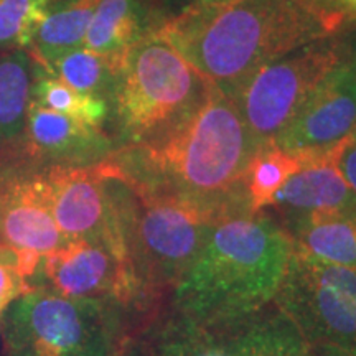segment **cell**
<instances>
[{"mask_svg": "<svg viewBox=\"0 0 356 356\" xmlns=\"http://www.w3.org/2000/svg\"><path fill=\"white\" fill-rule=\"evenodd\" d=\"M257 149L234 97L210 86L165 132L109 155L97 168L226 218L252 213L246 173Z\"/></svg>", "mask_w": 356, "mask_h": 356, "instance_id": "cell-1", "label": "cell"}, {"mask_svg": "<svg viewBox=\"0 0 356 356\" xmlns=\"http://www.w3.org/2000/svg\"><path fill=\"white\" fill-rule=\"evenodd\" d=\"M338 12L305 0H211L157 32L213 86L233 96L257 70L332 32Z\"/></svg>", "mask_w": 356, "mask_h": 356, "instance_id": "cell-2", "label": "cell"}, {"mask_svg": "<svg viewBox=\"0 0 356 356\" xmlns=\"http://www.w3.org/2000/svg\"><path fill=\"white\" fill-rule=\"evenodd\" d=\"M292 239L269 211L222 218L173 286L168 304L210 327H225L273 304Z\"/></svg>", "mask_w": 356, "mask_h": 356, "instance_id": "cell-3", "label": "cell"}, {"mask_svg": "<svg viewBox=\"0 0 356 356\" xmlns=\"http://www.w3.org/2000/svg\"><path fill=\"white\" fill-rule=\"evenodd\" d=\"M97 172L118 222L129 273L145 304L159 309L203 248L211 226L225 216Z\"/></svg>", "mask_w": 356, "mask_h": 356, "instance_id": "cell-4", "label": "cell"}, {"mask_svg": "<svg viewBox=\"0 0 356 356\" xmlns=\"http://www.w3.org/2000/svg\"><path fill=\"white\" fill-rule=\"evenodd\" d=\"M6 356H122L137 320L115 302L30 291L0 315Z\"/></svg>", "mask_w": 356, "mask_h": 356, "instance_id": "cell-5", "label": "cell"}, {"mask_svg": "<svg viewBox=\"0 0 356 356\" xmlns=\"http://www.w3.org/2000/svg\"><path fill=\"white\" fill-rule=\"evenodd\" d=\"M157 30L129 48L118 76V115L132 144L165 132L210 89Z\"/></svg>", "mask_w": 356, "mask_h": 356, "instance_id": "cell-6", "label": "cell"}, {"mask_svg": "<svg viewBox=\"0 0 356 356\" xmlns=\"http://www.w3.org/2000/svg\"><path fill=\"white\" fill-rule=\"evenodd\" d=\"M274 304L310 345L356 355V267L332 264L293 248Z\"/></svg>", "mask_w": 356, "mask_h": 356, "instance_id": "cell-7", "label": "cell"}, {"mask_svg": "<svg viewBox=\"0 0 356 356\" xmlns=\"http://www.w3.org/2000/svg\"><path fill=\"white\" fill-rule=\"evenodd\" d=\"M338 63L335 44L309 43L257 70L233 95L256 144L274 142Z\"/></svg>", "mask_w": 356, "mask_h": 356, "instance_id": "cell-8", "label": "cell"}, {"mask_svg": "<svg viewBox=\"0 0 356 356\" xmlns=\"http://www.w3.org/2000/svg\"><path fill=\"white\" fill-rule=\"evenodd\" d=\"M29 287L74 299L115 302L136 317L137 327L157 310L145 304L127 266L114 252L86 241H68L43 254Z\"/></svg>", "mask_w": 356, "mask_h": 356, "instance_id": "cell-9", "label": "cell"}, {"mask_svg": "<svg viewBox=\"0 0 356 356\" xmlns=\"http://www.w3.org/2000/svg\"><path fill=\"white\" fill-rule=\"evenodd\" d=\"M356 131V60L338 63L273 144L307 162L330 154Z\"/></svg>", "mask_w": 356, "mask_h": 356, "instance_id": "cell-10", "label": "cell"}, {"mask_svg": "<svg viewBox=\"0 0 356 356\" xmlns=\"http://www.w3.org/2000/svg\"><path fill=\"white\" fill-rule=\"evenodd\" d=\"M44 177L50 186L53 216L66 241L97 244L126 264L118 222L96 165H51Z\"/></svg>", "mask_w": 356, "mask_h": 356, "instance_id": "cell-11", "label": "cell"}, {"mask_svg": "<svg viewBox=\"0 0 356 356\" xmlns=\"http://www.w3.org/2000/svg\"><path fill=\"white\" fill-rule=\"evenodd\" d=\"M0 243L42 256L68 243L53 216L44 172L0 173Z\"/></svg>", "mask_w": 356, "mask_h": 356, "instance_id": "cell-12", "label": "cell"}, {"mask_svg": "<svg viewBox=\"0 0 356 356\" xmlns=\"http://www.w3.org/2000/svg\"><path fill=\"white\" fill-rule=\"evenodd\" d=\"M335 149L322 157L307 160L275 191L266 211L279 222L312 215L356 218V193L338 172Z\"/></svg>", "mask_w": 356, "mask_h": 356, "instance_id": "cell-13", "label": "cell"}, {"mask_svg": "<svg viewBox=\"0 0 356 356\" xmlns=\"http://www.w3.org/2000/svg\"><path fill=\"white\" fill-rule=\"evenodd\" d=\"M122 356H238L222 327H210L168 300L137 327Z\"/></svg>", "mask_w": 356, "mask_h": 356, "instance_id": "cell-14", "label": "cell"}, {"mask_svg": "<svg viewBox=\"0 0 356 356\" xmlns=\"http://www.w3.org/2000/svg\"><path fill=\"white\" fill-rule=\"evenodd\" d=\"M26 149L33 157L50 159L53 165L89 167L108 150L101 127L30 102L26 108Z\"/></svg>", "mask_w": 356, "mask_h": 356, "instance_id": "cell-15", "label": "cell"}, {"mask_svg": "<svg viewBox=\"0 0 356 356\" xmlns=\"http://www.w3.org/2000/svg\"><path fill=\"white\" fill-rule=\"evenodd\" d=\"M222 328L238 356H312L309 341L274 302Z\"/></svg>", "mask_w": 356, "mask_h": 356, "instance_id": "cell-16", "label": "cell"}, {"mask_svg": "<svg viewBox=\"0 0 356 356\" xmlns=\"http://www.w3.org/2000/svg\"><path fill=\"white\" fill-rule=\"evenodd\" d=\"M154 0H101L84 37L88 50L119 60L147 30Z\"/></svg>", "mask_w": 356, "mask_h": 356, "instance_id": "cell-17", "label": "cell"}, {"mask_svg": "<svg viewBox=\"0 0 356 356\" xmlns=\"http://www.w3.org/2000/svg\"><path fill=\"white\" fill-rule=\"evenodd\" d=\"M293 248L332 264L356 267V218L312 215L280 222Z\"/></svg>", "mask_w": 356, "mask_h": 356, "instance_id": "cell-18", "label": "cell"}, {"mask_svg": "<svg viewBox=\"0 0 356 356\" xmlns=\"http://www.w3.org/2000/svg\"><path fill=\"white\" fill-rule=\"evenodd\" d=\"M99 2L101 0H70L61 10L48 15L30 43L35 61L48 70L53 60L78 48V44L84 42Z\"/></svg>", "mask_w": 356, "mask_h": 356, "instance_id": "cell-19", "label": "cell"}, {"mask_svg": "<svg viewBox=\"0 0 356 356\" xmlns=\"http://www.w3.org/2000/svg\"><path fill=\"white\" fill-rule=\"evenodd\" d=\"M302 165L304 162L299 155L286 152L273 142L259 147L246 173V191L251 211L266 210L275 191Z\"/></svg>", "mask_w": 356, "mask_h": 356, "instance_id": "cell-20", "label": "cell"}, {"mask_svg": "<svg viewBox=\"0 0 356 356\" xmlns=\"http://www.w3.org/2000/svg\"><path fill=\"white\" fill-rule=\"evenodd\" d=\"M122 65L124 60L119 58L99 55L88 48H74L53 60L48 71L56 73L61 81L76 91L97 96L111 79L118 81Z\"/></svg>", "mask_w": 356, "mask_h": 356, "instance_id": "cell-21", "label": "cell"}, {"mask_svg": "<svg viewBox=\"0 0 356 356\" xmlns=\"http://www.w3.org/2000/svg\"><path fill=\"white\" fill-rule=\"evenodd\" d=\"M32 96L33 102L43 108L71 115L92 127H101L108 114V106L101 96L79 92L55 76L40 78L33 84Z\"/></svg>", "mask_w": 356, "mask_h": 356, "instance_id": "cell-22", "label": "cell"}, {"mask_svg": "<svg viewBox=\"0 0 356 356\" xmlns=\"http://www.w3.org/2000/svg\"><path fill=\"white\" fill-rule=\"evenodd\" d=\"M30 78L24 55L0 58V137H12L25 124Z\"/></svg>", "mask_w": 356, "mask_h": 356, "instance_id": "cell-23", "label": "cell"}, {"mask_svg": "<svg viewBox=\"0 0 356 356\" xmlns=\"http://www.w3.org/2000/svg\"><path fill=\"white\" fill-rule=\"evenodd\" d=\"M50 0H0V44L30 47L48 17Z\"/></svg>", "mask_w": 356, "mask_h": 356, "instance_id": "cell-24", "label": "cell"}, {"mask_svg": "<svg viewBox=\"0 0 356 356\" xmlns=\"http://www.w3.org/2000/svg\"><path fill=\"white\" fill-rule=\"evenodd\" d=\"M26 292H30V287L24 275L12 267L0 264V315L8 309L12 302L25 296Z\"/></svg>", "mask_w": 356, "mask_h": 356, "instance_id": "cell-25", "label": "cell"}, {"mask_svg": "<svg viewBox=\"0 0 356 356\" xmlns=\"http://www.w3.org/2000/svg\"><path fill=\"white\" fill-rule=\"evenodd\" d=\"M335 165L350 188L356 193V131L337 145Z\"/></svg>", "mask_w": 356, "mask_h": 356, "instance_id": "cell-26", "label": "cell"}, {"mask_svg": "<svg viewBox=\"0 0 356 356\" xmlns=\"http://www.w3.org/2000/svg\"><path fill=\"white\" fill-rule=\"evenodd\" d=\"M312 356H356L351 351L337 348L332 345H310Z\"/></svg>", "mask_w": 356, "mask_h": 356, "instance_id": "cell-27", "label": "cell"}, {"mask_svg": "<svg viewBox=\"0 0 356 356\" xmlns=\"http://www.w3.org/2000/svg\"><path fill=\"white\" fill-rule=\"evenodd\" d=\"M343 2L351 8V10L356 12V0H343Z\"/></svg>", "mask_w": 356, "mask_h": 356, "instance_id": "cell-28", "label": "cell"}, {"mask_svg": "<svg viewBox=\"0 0 356 356\" xmlns=\"http://www.w3.org/2000/svg\"><path fill=\"white\" fill-rule=\"evenodd\" d=\"M202 2H211V0H202Z\"/></svg>", "mask_w": 356, "mask_h": 356, "instance_id": "cell-29", "label": "cell"}, {"mask_svg": "<svg viewBox=\"0 0 356 356\" xmlns=\"http://www.w3.org/2000/svg\"><path fill=\"white\" fill-rule=\"evenodd\" d=\"M305 2H307V0H305Z\"/></svg>", "mask_w": 356, "mask_h": 356, "instance_id": "cell-30", "label": "cell"}]
</instances>
